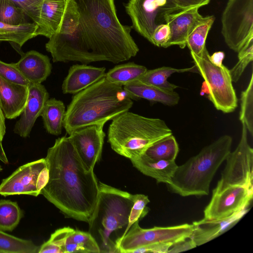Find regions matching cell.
<instances>
[{
    "instance_id": "5",
    "label": "cell",
    "mask_w": 253,
    "mask_h": 253,
    "mask_svg": "<svg viewBox=\"0 0 253 253\" xmlns=\"http://www.w3.org/2000/svg\"><path fill=\"white\" fill-rule=\"evenodd\" d=\"M112 120L107 141L113 150L130 160L140 156L153 143L172 134L164 120L128 111Z\"/></svg>"
},
{
    "instance_id": "29",
    "label": "cell",
    "mask_w": 253,
    "mask_h": 253,
    "mask_svg": "<svg viewBox=\"0 0 253 253\" xmlns=\"http://www.w3.org/2000/svg\"><path fill=\"white\" fill-rule=\"evenodd\" d=\"M147 69L134 62L118 65L105 74V78L112 83L124 86L138 80Z\"/></svg>"
},
{
    "instance_id": "23",
    "label": "cell",
    "mask_w": 253,
    "mask_h": 253,
    "mask_svg": "<svg viewBox=\"0 0 253 253\" xmlns=\"http://www.w3.org/2000/svg\"><path fill=\"white\" fill-rule=\"evenodd\" d=\"M66 0H43L41 11V26L37 36L49 39L57 32L62 20Z\"/></svg>"
},
{
    "instance_id": "34",
    "label": "cell",
    "mask_w": 253,
    "mask_h": 253,
    "mask_svg": "<svg viewBox=\"0 0 253 253\" xmlns=\"http://www.w3.org/2000/svg\"><path fill=\"white\" fill-rule=\"evenodd\" d=\"M0 22L12 25L33 22L20 7L8 0H0Z\"/></svg>"
},
{
    "instance_id": "4",
    "label": "cell",
    "mask_w": 253,
    "mask_h": 253,
    "mask_svg": "<svg viewBox=\"0 0 253 253\" xmlns=\"http://www.w3.org/2000/svg\"><path fill=\"white\" fill-rule=\"evenodd\" d=\"M232 143L231 136L224 135L204 147L177 167L168 189L182 197L208 195L211 180L231 152Z\"/></svg>"
},
{
    "instance_id": "24",
    "label": "cell",
    "mask_w": 253,
    "mask_h": 253,
    "mask_svg": "<svg viewBox=\"0 0 253 253\" xmlns=\"http://www.w3.org/2000/svg\"><path fill=\"white\" fill-rule=\"evenodd\" d=\"M65 113V107L62 101L52 98L46 101L41 116L48 133L54 135L61 134Z\"/></svg>"
},
{
    "instance_id": "1",
    "label": "cell",
    "mask_w": 253,
    "mask_h": 253,
    "mask_svg": "<svg viewBox=\"0 0 253 253\" xmlns=\"http://www.w3.org/2000/svg\"><path fill=\"white\" fill-rule=\"evenodd\" d=\"M131 29L119 21L114 0H67L60 26L45 48L53 62L117 64L139 51Z\"/></svg>"
},
{
    "instance_id": "26",
    "label": "cell",
    "mask_w": 253,
    "mask_h": 253,
    "mask_svg": "<svg viewBox=\"0 0 253 253\" xmlns=\"http://www.w3.org/2000/svg\"><path fill=\"white\" fill-rule=\"evenodd\" d=\"M38 26L34 22L12 25L0 22V41L9 42L21 47L27 41L37 36Z\"/></svg>"
},
{
    "instance_id": "44",
    "label": "cell",
    "mask_w": 253,
    "mask_h": 253,
    "mask_svg": "<svg viewBox=\"0 0 253 253\" xmlns=\"http://www.w3.org/2000/svg\"><path fill=\"white\" fill-rule=\"evenodd\" d=\"M225 57V53L223 51H216L211 55H210L211 62L216 66L222 65V61Z\"/></svg>"
},
{
    "instance_id": "6",
    "label": "cell",
    "mask_w": 253,
    "mask_h": 253,
    "mask_svg": "<svg viewBox=\"0 0 253 253\" xmlns=\"http://www.w3.org/2000/svg\"><path fill=\"white\" fill-rule=\"evenodd\" d=\"M98 187L96 207L88 222V232L97 242L100 253H118L111 235L126 228L133 204V195L101 182Z\"/></svg>"
},
{
    "instance_id": "2",
    "label": "cell",
    "mask_w": 253,
    "mask_h": 253,
    "mask_svg": "<svg viewBox=\"0 0 253 253\" xmlns=\"http://www.w3.org/2000/svg\"><path fill=\"white\" fill-rule=\"evenodd\" d=\"M45 159L49 176L41 194L66 217L88 223L99 192L93 170H85L74 146L65 136L55 140Z\"/></svg>"
},
{
    "instance_id": "45",
    "label": "cell",
    "mask_w": 253,
    "mask_h": 253,
    "mask_svg": "<svg viewBox=\"0 0 253 253\" xmlns=\"http://www.w3.org/2000/svg\"><path fill=\"white\" fill-rule=\"evenodd\" d=\"M3 169L1 167V166L0 165V172H1L2 170Z\"/></svg>"
},
{
    "instance_id": "32",
    "label": "cell",
    "mask_w": 253,
    "mask_h": 253,
    "mask_svg": "<svg viewBox=\"0 0 253 253\" xmlns=\"http://www.w3.org/2000/svg\"><path fill=\"white\" fill-rule=\"evenodd\" d=\"M39 248L31 240L21 239L0 230V253H36Z\"/></svg>"
},
{
    "instance_id": "16",
    "label": "cell",
    "mask_w": 253,
    "mask_h": 253,
    "mask_svg": "<svg viewBox=\"0 0 253 253\" xmlns=\"http://www.w3.org/2000/svg\"><path fill=\"white\" fill-rule=\"evenodd\" d=\"M244 209L220 219L206 220L204 218L193 222V233L190 238L197 246H201L221 235L233 227L248 212Z\"/></svg>"
},
{
    "instance_id": "15",
    "label": "cell",
    "mask_w": 253,
    "mask_h": 253,
    "mask_svg": "<svg viewBox=\"0 0 253 253\" xmlns=\"http://www.w3.org/2000/svg\"><path fill=\"white\" fill-rule=\"evenodd\" d=\"M49 93L42 84H31L28 86V96L26 104L16 123L13 131L20 136H29L37 118L41 113Z\"/></svg>"
},
{
    "instance_id": "37",
    "label": "cell",
    "mask_w": 253,
    "mask_h": 253,
    "mask_svg": "<svg viewBox=\"0 0 253 253\" xmlns=\"http://www.w3.org/2000/svg\"><path fill=\"white\" fill-rule=\"evenodd\" d=\"M133 204L129 216L128 223L120 237L124 236L135 222L144 217L150 211L149 208L147 207V205L150 202L147 196L136 194L133 195Z\"/></svg>"
},
{
    "instance_id": "40",
    "label": "cell",
    "mask_w": 253,
    "mask_h": 253,
    "mask_svg": "<svg viewBox=\"0 0 253 253\" xmlns=\"http://www.w3.org/2000/svg\"><path fill=\"white\" fill-rule=\"evenodd\" d=\"M170 37V28L168 24H162L154 30L150 42L158 47H164Z\"/></svg>"
},
{
    "instance_id": "33",
    "label": "cell",
    "mask_w": 253,
    "mask_h": 253,
    "mask_svg": "<svg viewBox=\"0 0 253 253\" xmlns=\"http://www.w3.org/2000/svg\"><path fill=\"white\" fill-rule=\"evenodd\" d=\"M239 120L245 125L251 135H253V74L246 89L241 94Z\"/></svg>"
},
{
    "instance_id": "31",
    "label": "cell",
    "mask_w": 253,
    "mask_h": 253,
    "mask_svg": "<svg viewBox=\"0 0 253 253\" xmlns=\"http://www.w3.org/2000/svg\"><path fill=\"white\" fill-rule=\"evenodd\" d=\"M23 216V212L17 202L0 200V230L12 231Z\"/></svg>"
},
{
    "instance_id": "36",
    "label": "cell",
    "mask_w": 253,
    "mask_h": 253,
    "mask_svg": "<svg viewBox=\"0 0 253 253\" xmlns=\"http://www.w3.org/2000/svg\"><path fill=\"white\" fill-rule=\"evenodd\" d=\"M238 61L230 70L232 82L236 83L240 79L248 64L253 60V38L249 39L238 52Z\"/></svg>"
},
{
    "instance_id": "18",
    "label": "cell",
    "mask_w": 253,
    "mask_h": 253,
    "mask_svg": "<svg viewBox=\"0 0 253 253\" xmlns=\"http://www.w3.org/2000/svg\"><path fill=\"white\" fill-rule=\"evenodd\" d=\"M200 7H194L173 15L167 21L170 28V37L164 48L178 45L181 48L186 46L189 33L203 16L199 12Z\"/></svg>"
},
{
    "instance_id": "7",
    "label": "cell",
    "mask_w": 253,
    "mask_h": 253,
    "mask_svg": "<svg viewBox=\"0 0 253 253\" xmlns=\"http://www.w3.org/2000/svg\"><path fill=\"white\" fill-rule=\"evenodd\" d=\"M211 0H128L125 4L130 17L131 27L141 36L151 42L155 28L167 23L173 15L190 8L201 7Z\"/></svg>"
},
{
    "instance_id": "27",
    "label": "cell",
    "mask_w": 253,
    "mask_h": 253,
    "mask_svg": "<svg viewBox=\"0 0 253 253\" xmlns=\"http://www.w3.org/2000/svg\"><path fill=\"white\" fill-rule=\"evenodd\" d=\"M100 253L99 247L95 239L88 232L73 228L68 235L65 253Z\"/></svg>"
},
{
    "instance_id": "39",
    "label": "cell",
    "mask_w": 253,
    "mask_h": 253,
    "mask_svg": "<svg viewBox=\"0 0 253 253\" xmlns=\"http://www.w3.org/2000/svg\"><path fill=\"white\" fill-rule=\"evenodd\" d=\"M0 76L8 82L27 86L32 84L22 75L14 63H6L1 60Z\"/></svg>"
},
{
    "instance_id": "28",
    "label": "cell",
    "mask_w": 253,
    "mask_h": 253,
    "mask_svg": "<svg viewBox=\"0 0 253 253\" xmlns=\"http://www.w3.org/2000/svg\"><path fill=\"white\" fill-rule=\"evenodd\" d=\"M178 152V144L172 134L153 143L141 155L155 161H175Z\"/></svg>"
},
{
    "instance_id": "19",
    "label": "cell",
    "mask_w": 253,
    "mask_h": 253,
    "mask_svg": "<svg viewBox=\"0 0 253 253\" xmlns=\"http://www.w3.org/2000/svg\"><path fill=\"white\" fill-rule=\"evenodd\" d=\"M105 70V67H96L85 64L73 65L63 81V93H78L104 77Z\"/></svg>"
},
{
    "instance_id": "35",
    "label": "cell",
    "mask_w": 253,
    "mask_h": 253,
    "mask_svg": "<svg viewBox=\"0 0 253 253\" xmlns=\"http://www.w3.org/2000/svg\"><path fill=\"white\" fill-rule=\"evenodd\" d=\"M73 228L65 227L55 230L50 238L39 248L38 253H65V245Z\"/></svg>"
},
{
    "instance_id": "41",
    "label": "cell",
    "mask_w": 253,
    "mask_h": 253,
    "mask_svg": "<svg viewBox=\"0 0 253 253\" xmlns=\"http://www.w3.org/2000/svg\"><path fill=\"white\" fill-rule=\"evenodd\" d=\"M173 244L171 243H157L139 248L133 251V253H167Z\"/></svg>"
},
{
    "instance_id": "43",
    "label": "cell",
    "mask_w": 253,
    "mask_h": 253,
    "mask_svg": "<svg viewBox=\"0 0 253 253\" xmlns=\"http://www.w3.org/2000/svg\"><path fill=\"white\" fill-rule=\"evenodd\" d=\"M5 131V117L0 107V161L5 164H8V160L2 144Z\"/></svg>"
},
{
    "instance_id": "21",
    "label": "cell",
    "mask_w": 253,
    "mask_h": 253,
    "mask_svg": "<svg viewBox=\"0 0 253 253\" xmlns=\"http://www.w3.org/2000/svg\"><path fill=\"white\" fill-rule=\"evenodd\" d=\"M124 89L132 98H143L165 105L174 106L179 102L180 97L174 91H168L135 80L123 86Z\"/></svg>"
},
{
    "instance_id": "17",
    "label": "cell",
    "mask_w": 253,
    "mask_h": 253,
    "mask_svg": "<svg viewBox=\"0 0 253 253\" xmlns=\"http://www.w3.org/2000/svg\"><path fill=\"white\" fill-rule=\"evenodd\" d=\"M28 86L8 82L0 76V107L5 118L19 117L27 101Z\"/></svg>"
},
{
    "instance_id": "25",
    "label": "cell",
    "mask_w": 253,
    "mask_h": 253,
    "mask_svg": "<svg viewBox=\"0 0 253 253\" xmlns=\"http://www.w3.org/2000/svg\"><path fill=\"white\" fill-rule=\"evenodd\" d=\"M188 72L198 73L195 65L190 68L183 69H176L164 66L152 70H147L137 80L144 84L163 90L174 91L178 86L169 82L168 78L173 73H182Z\"/></svg>"
},
{
    "instance_id": "14",
    "label": "cell",
    "mask_w": 253,
    "mask_h": 253,
    "mask_svg": "<svg viewBox=\"0 0 253 253\" xmlns=\"http://www.w3.org/2000/svg\"><path fill=\"white\" fill-rule=\"evenodd\" d=\"M103 127L102 125L88 126L75 130L68 137L87 171L93 170L100 159L105 136Z\"/></svg>"
},
{
    "instance_id": "42",
    "label": "cell",
    "mask_w": 253,
    "mask_h": 253,
    "mask_svg": "<svg viewBox=\"0 0 253 253\" xmlns=\"http://www.w3.org/2000/svg\"><path fill=\"white\" fill-rule=\"evenodd\" d=\"M196 247L197 246L194 241L191 238H189L174 244L170 248L167 253H180L192 249Z\"/></svg>"
},
{
    "instance_id": "8",
    "label": "cell",
    "mask_w": 253,
    "mask_h": 253,
    "mask_svg": "<svg viewBox=\"0 0 253 253\" xmlns=\"http://www.w3.org/2000/svg\"><path fill=\"white\" fill-rule=\"evenodd\" d=\"M191 55L206 84L208 98L214 107L224 113L234 111L238 106V98L229 70L223 64L216 66L211 62L206 46L200 55Z\"/></svg>"
},
{
    "instance_id": "12",
    "label": "cell",
    "mask_w": 253,
    "mask_h": 253,
    "mask_svg": "<svg viewBox=\"0 0 253 253\" xmlns=\"http://www.w3.org/2000/svg\"><path fill=\"white\" fill-rule=\"evenodd\" d=\"M48 176L45 158L28 163L2 180L0 195L4 197L15 195L37 197L46 184Z\"/></svg>"
},
{
    "instance_id": "3",
    "label": "cell",
    "mask_w": 253,
    "mask_h": 253,
    "mask_svg": "<svg viewBox=\"0 0 253 253\" xmlns=\"http://www.w3.org/2000/svg\"><path fill=\"white\" fill-rule=\"evenodd\" d=\"M133 104L123 85L112 83L104 77L75 94L67 106L63 127L69 135L88 126H104L128 111Z\"/></svg>"
},
{
    "instance_id": "20",
    "label": "cell",
    "mask_w": 253,
    "mask_h": 253,
    "mask_svg": "<svg viewBox=\"0 0 253 253\" xmlns=\"http://www.w3.org/2000/svg\"><path fill=\"white\" fill-rule=\"evenodd\" d=\"M22 75L32 84H42L51 72L49 57L36 50L29 51L14 63Z\"/></svg>"
},
{
    "instance_id": "38",
    "label": "cell",
    "mask_w": 253,
    "mask_h": 253,
    "mask_svg": "<svg viewBox=\"0 0 253 253\" xmlns=\"http://www.w3.org/2000/svg\"><path fill=\"white\" fill-rule=\"evenodd\" d=\"M8 0L13 2L24 11L30 20L38 26V31L41 26V11L44 0Z\"/></svg>"
},
{
    "instance_id": "9",
    "label": "cell",
    "mask_w": 253,
    "mask_h": 253,
    "mask_svg": "<svg viewBox=\"0 0 253 253\" xmlns=\"http://www.w3.org/2000/svg\"><path fill=\"white\" fill-rule=\"evenodd\" d=\"M193 229L192 223L145 229L139 226L137 220L124 236L115 241L116 248L118 253H132L139 248L152 244L171 243L174 245L190 238Z\"/></svg>"
},
{
    "instance_id": "22",
    "label": "cell",
    "mask_w": 253,
    "mask_h": 253,
    "mask_svg": "<svg viewBox=\"0 0 253 253\" xmlns=\"http://www.w3.org/2000/svg\"><path fill=\"white\" fill-rule=\"evenodd\" d=\"M133 166L143 174L156 179L158 183H170L178 167L175 161H155L143 156L130 160Z\"/></svg>"
},
{
    "instance_id": "30",
    "label": "cell",
    "mask_w": 253,
    "mask_h": 253,
    "mask_svg": "<svg viewBox=\"0 0 253 253\" xmlns=\"http://www.w3.org/2000/svg\"><path fill=\"white\" fill-rule=\"evenodd\" d=\"M214 20V15L203 16L189 33L186 40V46L191 54L196 55L201 54L206 46V39Z\"/></svg>"
},
{
    "instance_id": "11",
    "label": "cell",
    "mask_w": 253,
    "mask_h": 253,
    "mask_svg": "<svg viewBox=\"0 0 253 253\" xmlns=\"http://www.w3.org/2000/svg\"><path fill=\"white\" fill-rule=\"evenodd\" d=\"M242 124L239 143L235 150L227 156L225 167L212 194L231 186H253V149L248 141L247 129Z\"/></svg>"
},
{
    "instance_id": "10",
    "label": "cell",
    "mask_w": 253,
    "mask_h": 253,
    "mask_svg": "<svg viewBox=\"0 0 253 253\" xmlns=\"http://www.w3.org/2000/svg\"><path fill=\"white\" fill-rule=\"evenodd\" d=\"M221 22V34L226 44L238 52L253 38V0H228Z\"/></svg>"
},
{
    "instance_id": "13",
    "label": "cell",
    "mask_w": 253,
    "mask_h": 253,
    "mask_svg": "<svg viewBox=\"0 0 253 253\" xmlns=\"http://www.w3.org/2000/svg\"><path fill=\"white\" fill-rule=\"evenodd\" d=\"M253 186H234L212 194L204 211V219L217 220L227 217L248 208L253 199Z\"/></svg>"
}]
</instances>
